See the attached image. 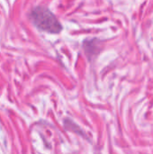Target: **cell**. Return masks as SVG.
Instances as JSON below:
<instances>
[{"label": "cell", "instance_id": "obj_1", "mask_svg": "<svg viewBox=\"0 0 153 154\" xmlns=\"http://www.w3.org/2000/svg\"><path fill=\"white\" fill-rule=\"evenodd\" d=\"M32 17L37 26L42 30L50 32H58L61 29V26L56 17L46 8H36L32 13Z\"/></svg>", "mask_w": 153, "mask_h": 154}]
</instances>
